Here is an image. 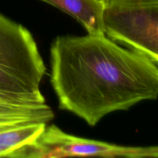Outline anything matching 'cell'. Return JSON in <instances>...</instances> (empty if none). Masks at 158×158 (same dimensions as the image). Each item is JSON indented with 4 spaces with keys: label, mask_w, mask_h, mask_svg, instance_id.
<instances>
[{
    "label": "cell",
    "mask_w": 158,
    "mask_h": 158,
    "mask_svg": "<svg viewBox=\"0 0 158 158\" xmlns=\"http://www.w3.org/2000/svg\"><path fill=\"white\" fill-rule=\"evenodd\" d=\"M50 82L60 108L95 126L105 116L158 98V66L105 33L56 38Z\"/></svg>",
    "instance_id": "1"
},
{
    "label": "cell",
    "mask_w": 158,
    "mask_h": 158,
    "mask_svg": "<svg viewBox=\"0 0 158 158\" xmlns=\"http://www.w3.org/2000/svg\"><path fill=\"white\" fill-rule=\"evenodd\" d=\"M46 66L31 32L0 13V93L23 105L46 103Z\"/></svg>",
    "instance_id": "2"
},
{
    "label": "cell",
    "mask_w": 158,
    "mask_h": 158,
    "mask_svg": "<svg viewBox=\"0 0 158 158\" xmlns=\"http://www.w3.org/2000/svg\"><path fill=\"white\" fill-rule=\"evenodd\" d=\"M66 157H158V146L124 147L76 137L55 125L46 126L38 140L13 153V158Z\"/></svg>",
    "instance_id": "3"
},
{
    "label": "cell",
    "mask_w": 158,
    "mask_h": 158,
    "mask_svg": "<svg viewBox=\"0 0 158 158\" xmlns=\"http://www.w3.org/2000/svg\"><path fill=\"white\" fill-rule=\"evenodd\" d=\"M105 34L158 64V6L107 9Z\"/></svg>",
    "instance_id": "4"
},
{
    "label": "cell",
    "mask_w": 158,
    "mask_h": 158,
    "mask_svg": "<svg viewBox=\"0 0 158 158\" xmlns=\"http://www.w3.org/2000/svg\"><path fill=\"white\" fill-rule=\"evenodd\" d=\"M75 18L88 33H105L101 0H42Z\"/></svg>",
    "instance_id": "5"
},
{
    "label": "cell",
    "mask_w": 158,
    "mask_h": 158,
    "mask_svg": "<svg viewBox=\"0 0 158 158\" xmlns=\"http://www.w3.org/2000/svg\"><path fill=\"white\" fill-rule=\"evenodd\" d=\"M47 123L29 122L0 127V148L12 157L17 150L34 143L45 131Z\"/></svg>",
    "instance_id": "6"
},
{
    "label": "cell",
    "mask_w": 158,
    "mask_h": 158,
    "mask_svg": "<svg viewBox=\"0 0 158 158\" xmlns=\"http://www.w3.org/2000/svg\"><path fill=\"white\" fill-rule=\"evenodd\" d=\"M53 118V111L46 103L17 105L0 102V127L29 122L47 123Z\"/></svg>",
    "instance_id": "7"
},
{
    "label": "cell",
    "mask_w": 158,
    "mask_h": 158,
    "mask_svg": "<svg viewBox=\"0 0 158 158\" xmlns=\"http://www.w3.org/2000/svg\"><path fill=\"white\" fill-rule=\"evenodd\" d=\"M102 2L105 9L158 6V0H102Z\"/></svg>",
    "instance_id": "8"
},
{
    "label": "cell",
    "mask_w": 158,
    "mask_h": 158,
    "mask_svg": "<svg viewBox=\"0 0 158 158\" xmlns=\"http://www.w3.org/2000/svg\"><path fill=\"white\" fill-rule=\"evenodd\" d=\"M7 155L8 153L4 149L0 148V157H7Z\"/></svg>",
    "instance_id": "9"
},
{
    "label": "cell",
    "mask_w": 158,
    "mask_h": 158,
    "mask_svg": "<svg viewBox=\"0 0 158 158\" xmlns=\"http://www.w3.org/2000/svg\"><path fill=\"white\" fill-rule=\"evenodd\" d=\"M101 1H102V0H101Z\"/></svg>",
    "instance_id": "10"
}]
</instances>
